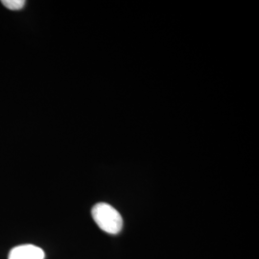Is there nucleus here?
Wrapping results in <instances>:
<instances>
[{
    "label": "nucleus",
    "mask_w": 259,
    "mask_h": 259,
    "mask_svg": "<svg viewBox=\"0 0 259 259\" xmlns=\"http://www.w3.org/2000/svg\"><path fill=\"white\" fill-rule=\"evenodd\" d=\"M46 254L42 249L35 245H20L12 249L9 259H45Z\"/></svg>",
    "instance_id": "f03ea898"
},
{
    "label": "nucleus",
    "mask_w": 259,
    "mask_h": 259,
    "mask_svg": "<svg viewBox=\"0 0 259 259\" xmlns=\"http://www.w3.org/2000/svg\"><path fill=\"white\" fill-rule=\"evenodd\" d=\"M1 3L8 9L19 11L24 7L26 2L24 0H2Z\"/></svg>",
    "instance_id": "7ed1b4c3"
},
{
    "label": "nucleus",
    "mask_w": 259,
    "mask_h": 259,
    "mask_svg": "<svg viewBox=\"0 0 259 259\" xmlns=\"http://www.w3.org/2000/svg\"><path fill=\"white\" fill-rule=\"evenodd\" d=\"M94 222L102 230L109 234H117L123 228V219L118 212L111 204L99 203L95 204L92 210Z\"/></svg>",
    "instance_id": "f257e3e1"
}]
</instances>
